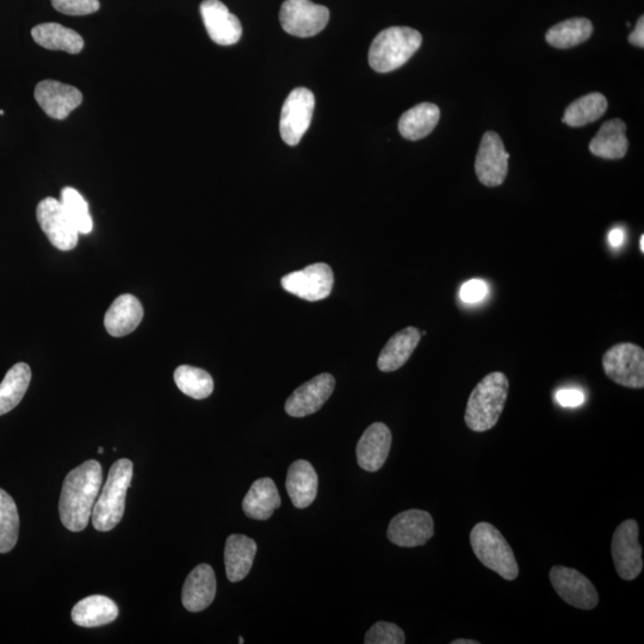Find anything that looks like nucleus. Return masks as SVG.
<instances>
[{"instance_id": "a211bd4d", "label": "nucleus", "mask_w": 644, "mask_h": 644, "mask_svg": "<svg viewBox=\"0 0 644 644\" xmlns=\"http://www.w3.org/2000/svg\"><path fill=\"white\" fill-rule=\"evenodd\" d=\"M392 447V432L382 423L370 425L357 444V462L367 472L375 473L387 461Z\"/></svg>"}, {"instance_id": "58836bf2", "label": "nucleus", "mask_w": 644, "mask_h": 644, "mask_svg": "<svg viewBox=\"0 0 644 644\" xmlns=\"http://www.w3.org/2000/svg\"><path fill=\"white\" fill-rule=\"evenodd\" d=\"M629 42L636 47H644V17L641 16L637 21L636 28L629 36Z\"/></svg>"}, {"instance_id": "f704fd0d", "label": "nucleus", "mask_w": 644, "mask_h": 644, "mask_svg": "<svg viewBox=\"0 0 644 644\" xmlns=\"http://www.w3.org/2000/svg\"><path fill=\"white\" fill-rule=\"evenodd\" d=\"M406 636L398 625L389 622H377L365 635V644H404Z\"/></svg>"}, {"instance_id": "5701e85b", "label": "nucleus", "mask_w": 644, "mask_h": 644, "mask_svg": "<svg viewBox=\"0 0 644 644\" xmlns=\"http://www.w3.org/2000/svg\"><path fill=\"white\" fill-rule=\"evenodd\" d=\"M257 554V543L245 535H231L225 548L227 578L239 582L249 575Z\"/></svg>"}, {"instance_id": "6ab92c4d", "label": "nucleus", "mask_w": 644, "mask_h": 644, "mask_svg": "<svg viewBox=\"0 0 644 644\" xmlns=\"http://www.w3.org/2000/svg\"><path fill=\"white\" fill-rule=\"evenodd\" d=\"M216 596V578L209 565L197 566L189 574L182 592V603L190 612H201L212 605Z\"/></svg>"}, {"instance_id": "2eb2a0df", "label": "nucleus", "mask_w": 644, "mask_h": 644, "mask_svg": "<svg viewBox=\"0 0 644 644\" xmlns=\"http://www.w3.org/2000/svg\"><path fill=\"white\" fill-rule=\"evenodd\" d=\"M35 99L49 117L65 120L83 103V94L72 85L48 79L36 85Z\"/></svg>"}, {"instance_id": "f8f14e48", "label": "nucleus", "mask_w": 644, "mask_h": 644, "mask_svg": "<svg viewBox=\"0 0 644 644\" xmlns=\"http://www.w3.org/2000/svg\"><path fill=\"white\" fill-rule=\"evenodd\" d=\"M333 284V271L331 266L325 263L309 265L282 278V287L288 293L311 302L321 301L330 296Z\"/></svg>"}, {"instance_id": "0eeeda50", "label": "nucleus", "mask_w": 644, "mask_h": 644, "mask_svg": "<svg viewBox=\"0 0 644 644\" xmlns=\"http://www.w3.org/2000/svg\"><path fill=\"white\" fill-rule=\"evenodd\" d=\"M284 32L297 37L318 35L330 21V10L311 0H286L280 12Z\"/></svg>"}, {"instance_id": "9b49d317", "label": "nucleus", "mask_w": 644, "mask_h": 644, "mask_svg": "<svg viewBox=\"0 0 644 644\" xmlns=\"http://www.w3.org/2000/svg\"><path fill=\"white\" fill-rule=\"evenodd\" d=\"M549 578L563 602L581 610H593L598 605L596 587L577 569L555 566L551 568Z\"/></svg>"}, {"instance_id": "c9c22d12", "label": "nucleus", "mask_w": 644, "mask_h": 644, "mask_svg": "<svg viewBox=\"0 0 644 644\" xmlns=\"http://www.w3.org/2000/svg\"><path fill=\"white\" fill-rule=\"evenodd\" d=\"M53 8L68 16L95 14L101 8L99 0H52Z\"/></svg>"}, {"instance_id": "473e14b6", "label": "nucleus", "mask_w": 644, "mask_h": 644, "mask_svg": "<svg viewBox=\"0 0 644 644\" xmlns=\"http://www.w3.org/2000/svg\"><path fill=\"white\" fill-rule=\"evenodd\" d=\"M20 534V516L14 499L0 489V554L16 547Z\"/></svg>"}, {"instance_id": "9d476101", "label": "nucleus", "mask_w": 644, "mask_h": 644, "mask_svg": "<svg viewBox=\"0 0 644 644\" xmlns=\"http://www.w3.org/2000/svg\"><path fill=\"white\" fill-rule=\"evenodd\" d=\"M315 97L311 90L297 88L290 92L282 108L280 132L289 146L300 144L303 135L311 126Z\"/></svg>"}, {"instance_id": "423d86ee", "label": "nucleus", "mask_w": 644, "mask_h": 644, "mask_svg": "<svg viewBox=\"0 0 644 644\" xmlns=\"http://www.w3.org/2000/svg\"><path fill=\"white\" fill-rule=\"evenodd\" d=\"M603 367L606 376L619 386L644 387V351L633 343H621L605 352Z\"/></svg>"}, {"instance_id": "c03bdc74", "label": "nucleus", "mask_w": 644, "mask_h": 644, "mask_svg": "<svg viewBox=\"0 0 644 644\" xmlns=\"http://www.w3.org/2000/svg\"><path fill=\"white\" fill-rule=\"evenodd\" d=\"M239 643H240V644H241V643H244V639H243V637H239Z\"/></svg>"}, {"instance_id": "4be33fe9", "label": "nucleus", "mask_w": 644, "mask_h": 644, "mask_svg": "<svg viewBox=\"0 0 644 644\" xmlns=\"http://www.w3.org/2000/svg\"><path fill=\"white\" fill-rule=\"evenodd\" d=\"M421 333L416 327H407L388 340L381 351L377 367L383 373H393L404 367L420 343Z\"/></svg>"}, {"instance_id": "412c9836", "label": "nucleus", "mask_w": 644, "mask_h": 644, "mask_svg": "<svg viewBox=\"0 0 644 644\" xmlns=\"http://www.w3.org/2000/svg\"><path fill=\"white\" fill-rule=\"evenodd\" d=\"M318 482V474L311 463L300 460L291 464L286 482L291 503L297 509L311 506L317 498Z\"/></svg>"}, {"instance_id": "ea45409f", "label": "nucleus", "mask_w": 644, "mask_h": 644, "mask_svg": "<svg viewBox=\"0 0 644 644\" xmlns=\"http://www.w3.org/2000/svg\"><path fill=\"white\" fill-rule=\"evenodd\" d=\"M624 233L621 228L612 229L609 234V241L613 247H619L623 244Z\"/></svg>"}, {"instance_id": "ddd939ff", "label": "nucleus", "mask_w": 644, "mask_h": 644, "mask_svg": "<svg viewBox=\"0 0 644 644\" xmlns=\"http://www.w3.org/2000/svg\"><path fill=\"white\" fill-rule=\"evenodd\" d=\"M509 158L510 154L506 152L504 142L497 133L487 132L483 135L475 160V172L479 181L488 188L503 184L509 173Z\"/></svg>"}, {"instance_id": "72a5a7b5", "label": "nucleus", "mask_w": 644, "mask_h": 644, "mask_svg": "<svg viewBox=\"0 0 644 644\" xmlns=\"http://www.w3.org/2000/svg\"><path fill=\"white\" fill-rule=\"evenodd\" d=\"M61 203L68 216L76 225L79 234L88 235L94 231V221H92L89 204L78 190L74 188H64L61 190Z\"/></svg>"}, {"instance_id": "c85d7f7f", "label": "nucleus", "mask_w": 644, "mask_h": 644, "mask_svg": "<svg viewBox=\"0 0 644 644\" xmlns=\"http://www.w3.org/2000/svg\"><path fill=\"white\" fill-rule=\"evenodd\" d=\"M32 381V370L26 363L14 365L0 383V416L14 410L20 404Z\"/></svg>"}, {"instance_id": "4c0bfd02", "label": "nucleus", "mask_w": 644, "mask_h": 644, "mask_svg": "<svg viewBox=\"0 0 644 644\" xmlns=\"http://www.w3.org/2000/svg\"><path fill=\"white\" fill-rule=\"evenodd\" d=\"M555 399L563 407H579L584 404L585 395L578 389H561L555 394Z\"/></svg>"}, {"instance_id": "4468645a", "label": "nucleus", "mask_w": 644, "mask_h": 644, "mask_svg": "<svg viewBox=\"0 0 644 644\" xmlns=\"http://www.w3.org/2000/svg\"><path fill=\"white\" fill-rule=\"evenodd\" d=\"M435 535V524L429 512L408 510L399 513L389 524L388 540L401 548L424 546Z\"/></svg>"}, {"instance_id": "b1692460", "label": "nucleus", "mask_w": 644, "mask_h": 644, "mask_svg": "<svg viewBox=\"0 0 644 644\" xmlns=\"http://www.w3.org/2000/svg\"><path fill=\"white\" fill-rule=\"evenodd\" d=\"M119 606L104 596H91L74 606L72 621L83 628H97L113 623L119 617Z\"/></svg>"}, {"instance_id": "37998d69", "label": "nucleus", "mask_w": 644, "mask_h": 644, "mask_svg": "<svg viewBox=\"0 0 644 644\" xmlns=\"http://www.w3.org/2000/svg\"><path fill=\"white\" fill-rule=\"evenodd\" d=\"M98 452H99V454H103V452H104L103 448H99Z\"/></svg>"}, {"instance_id": "aec40b11", "label": "nucleus", "mask_w": 644, "mask_h": 644, "mask_svg": "<svg viewBox=\"0 0 644 644\" xmlns=\"http://www.w3.org/2000/svg\"><path fill=\"white\" fill-rule=\"evenodd\" d=\"M144 318V308L135 296L117 297L105 314L104 325L110 336L125 337L134 332Z\"/></svg>"}, {"instance_id": "6e6552de", "label": "nucleus", "mask_w": 644, "mask_h": 644, "mask_svg": "<svg viewBox=\"0 0 644 644\" xmlns=\"http://www.w3.org/2000/svg\"><path fill=\"white\" fill-rule=\"evenodd\" d=\"M36 218L42 231L58 250L71 251L77 246L78 229L57 198L47 197L42 200L37 206Z\"/></svg>"}, {"instance_id": "7c9ffc66", "label": "nucleus", "mask_w": 644, "mask_h": 644, "mask_svg": "<svg viewBox=\"0 0 644 644\" xmlns=\"http://www.w3.org/2000/svg\"><path fill=\"white\" fill-rule=\"evenodd\" d=\"M592 33L591 21H588L587 18H572V20L561 22L550 28L546 39L550 46L567 49L587 41Z\"/></svg>"}, {"instance_id": "7ed1b4c3", "label": "nucleus", "mask_w": 644, "mask_h": 644, "mask_svg": "<svg viewBox=\"0 0 644 644\" xmlns=\"http://www.w3.org/2000/svg\"><path fill=\"white\" fill-rule=\"evenodd\" d=\"M133 479V463L122 458L110 468L108 480L92 510V525L97 531L108 532L119 525L126 510L127 492Z\"/></svg>"}, {"instance_id": "393cba45", "label": "nucleus", "mask_w": 644, "mask_h": 644, "mask_svg": "<svg viewBox=\"0 0 644 644\" xmlns=\"http://www.w3.org/2000/svg\"><path fill=\"white\" fill-rule=\"evenodd\" d=\"M625 133H627V125L622 120L605 122L591 141V153L596 157L609 160L624 158L629 148Z\"/></svg>"}, {"instance_id": "a19ab883", "label": "nucleus", "mask_w": 644, "mask_h": 644, "mask_svg": "<svg viewBox=\"0 0 644 644\" xmlns=\"http://www.w3.org/2000/svg\"><path fill=\"white\" fill-rule=\"evenodd\" d=\"M480 642L474 640L460 639L452 641L451 644H479Z\"/></svg>"}, {"instance_id": "a878e982", "label": "nucleus", "mask_w": 644, "mask_h": 644, "mask_svg": "<svg viewBox=\"0 0 644 644\" xmlns=\"http://www.w3.org/2000/svg\"><path fill=\"white\" fill-rule=\"evenodd\" d=\"M280 506V493L270 478L259 479L253 483L243 501L245 515L256 520H268Z\"/></svg>"}, {"instance_id": "e433bc0d", "label": "nucleus", "mask_w": 644, "mask_h": 644, "mask_svg": "<svg viewBox=\"0 0 644 644\" xmlns=\"http://www.w3.org/2000/svg\"><path fill=\"white\" fill-rule=\"evenodd\" d=\"M487 293V284L480 280L468 281L460 290L461 300L466 303L480 302L485 299Z\"/></svg>"}, {"instance_id": "1a4fd4ad", "label": "nucleus", "mask_w": 644, "mask_h": 644, "mask_svg": "<svg viewBox=\"0 0 644 644\" xmlns=\"http://www.w3.org/2000/svg\"><path fill=\"white\" fill-rule=\"evenodd\" d=\"M612 559L619 578L635 580L642 572V548L639 542V524L633 519L618 526L612 538Z\"/></svg>"}, {"instance_id": "79ce46f5", "label": "nucleus", "mask_w": 644, "mask_h": 644, "mask_svg": "<svg viewBox=\"0 0 644 644\" xmlns=\"http://www.w3.org/2000/svg\"><path fill=\"white\" fill-rule=\"evenodd\" d=\"M640 250L642 253H644V235L643 234L641 235V238H640Z\"/></svg>"}, {"instance_id": "f03ea898", "label": "nucleus", "mask_w": 644, "mask_h": 644, "mask_svg": "<svg viewBox=\"0 0 644 644\" xmlns=\"http://www.w3.org/2000/svg\"><path fill=\"white\" fill-rule=\"evenodd\" d=\"M510 382L500 371L483 377L470 394L464 414V421L470 430L486 432L492 430L504 412Z\"/></svg>"}, {"instance_id": "f3484780", "label": "nucleus", "mask_w": 644, "mask_h": 644, "mask_svg": "<svg viewBox=\"0 0 644 644\" xmlns=\"http://www.w3.org/2000/svg\"><path fill=\"white\" fill-rule=\"evenodd\" d=\"M201 16L207 32L220 46H232L239 42L243 27L237 16L231 14L220 0H204L201 4Z\"/></svg>"}, {"instance_id": "2f4dec72", "label": "nucleus", "mask_w": 644, "mask_h": 644, "mask_svg": "<svg viewBox=\"0 0 644 644\" xmlns=\"http://www.w3.org/2000/svg\"><path fill=\"white\" fill-rule=\"evenodd\" d=\"M175 382L179 390L195 400L209 398L214 390L213 377L206 370L181 365L175 371Z\"/></svg>"}, {"instance_id": "39448f33", "label": "nucleus", "mask_w": 644, "mask_h": 644, "mask_svg": "<svg viewBox=\"0 0 644 644\" xmlns=\"http://www.w3.org/2000/svg\"><path fill=\"white\" fill-rule=\"evenodd\" d=\"M470 544L482 565L512 581L519 575L515 553L501 532L489 523H479L470 532Z\"/></svg>"}, {"instance_id": "c756f323", "label": "nucleus", "mask_w": 644, "mask_h": 644, "mask_svg": "<svg viewBox=\"0 0 644 644\" xmlns=\"http://www.w3.org/2000/svg\"><path fill=\"white\" fill-rule=\"evenodd\" d=\"M606 110L608 99L599 92H593L569 105L562 121L571 127H582L599 120Z\"/></svg>"}, {"instance_id": "bb28decb", "label": "nucleus", "mask_w": 644, "mask_h": 644, "mask_svg": "<svg viewBox=\"0 0 644 644\" xmlns=\"http://www.w3.org/2000/svg\"><path fill=\"white\" fill-rule=\"evenodd\" d=\"M439 119L441 110L436 104L420 103L401 116L399 132L407 140L418 141L433 132Z\"/></svg>"}, {"instance_id": "cd10ccee", "label": "nucleus", "mask_w": 644, "mask_h": 644, "mask_svg": "<svg viewBox=\"0 0 644 644\" xmlns=\"http://www.w3.org/2000/svg\"><path fill=\"white\" fill-rule=\"evenodd\" d=\"M32 36L37 45L51 51L78 54L84 48L83 37L59 23L39 24L32 30Z\"/></svg>"}, {"instance_id": "dca6fc26", "label": "nucleus", "mask_w": 644, "mask_h": 644, "mask_svg": "<svg viewBox=\"0 0 644 644\" xmlns=\"http://www.w3.org/2000/svg\"><path fill=\"white\" fill-rule=\"evenodd\" d=\"M336 387L331 374H321L297 388L286 402V412L290 417L303 418L317 413L330 399Z\"/></svg>"}, {"instance_id": "20e7f679", "label": "nucleus", "mask_w": 644, "mask_h": 644, "mask_svg": "<svg viewBox=\"0 0 644 644\" xmlns=\"http://www.w3.org/2000/svg\"><path fill=\"white\" fill-rule=\"evenodd\" d=\"M423 42V36L408 27L383 30L371 43L369 64L374 71L389 73L398 70L410 60Z\"/></svg>"}, {"instance_id": "f257e3e1", "label": "nucleus", "mask_w": 644, "mask_h": 644, "mask_svg": "<svg viewBox=\"0 0 644 644\" xmlns=\"http://www.w3.org/2000/svg\"><path fill=\"white\" fill-rule=\"evenodd\" d=\"M102 480V466L94 460L83 463L66 476L59 512L67 530L80 532L89 525Z\"/></svg>"}]
</instances>
